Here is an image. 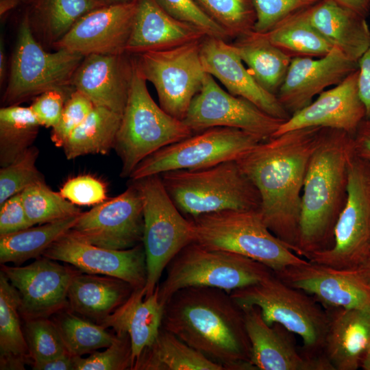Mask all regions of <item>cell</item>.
<instances>
[{"label":"cell","mask_w":370,"mask_h":370,"mask_svg":"<svg viewBox=\"0 0 370 370\" xmlns=\"http://www.w3.org/2000/svg\"><path fill=\"white\" fill-rule=\"evenodd\" d=\"M116 334L104 351H95L86 358L73 356L74 370H125L133 365L132 345L127 334Z\"/></svg>","instance_id":"7bdbcfd3"},{"label":"cell","mask_w":370,"mask_h":370,"mask_svg":"<svg viewBox=\"0 0 370 370\" xmlns=\"http://www.w3.org/2000/svg\"><path fill=\"white\" fill-rule=\"evenodd\" d=\"M200 56L205 72L217 79L230 94L248 100L273 117L289 119L291 115L277 97L259 85L226 40L205 36L200 44Z\"/></svg>","instance_id":"603a6c76"},{"label":"cell","mask_w":370,"mask_h":370,"mask_svg":"<svg viewBox=\"0 0 370 370\" xmlns=\"http://www.w3.org/2000/svg\"><path fill=\"white\" fill-rule=\"evenodd\" d=\"M358 77V69L334 88L321 92L314 101L283 122L273 136L312 127L343 130L353 136L366 116Z\"/></svg>","instance_id":"44dd1931"},{"label":"cell","mask_w":370,"mask_h":370,"mask_svg":"<svg viewBox=\"0 0 370 370\" xmlns=\"http://www.w3.org/2000/svg\"><path fill=\"white\" fill-rule=\"evenodd\" d=\"M42 256L63 262L82 272L107 275L144 288L147 264L143 243L127 249H111L79 240L69 232L55 241Z\"/></svg>","instance_id":"e0dca14e"},{"label":"cell","mask_w":370,"mask_h":370,"mask_svg":"<svg viewBox=\"0 0 370 370\" xmlns=\"http://www.w3.org/2000/svg\"><path fill=\"white\" fill-rule=\"evenodd\" d=\"M367 17L370 12V0H334Z\"/></svg>","instance_id":"db71d44e"},{"label":"cell","mask_w":370,"mask_h":370,"mask_svg":"<svg viewBox=\"0 0 370 370\" xmlns=\"http://www.w3.org/2000/svg\"><path fill=\"white\" fill-rule=\"evenodd\" d=\"M60 193L71 203L79 206L98 204L106 198L104 184L90 175L69 179L64 184Z\"/></svg>","instance_id":"7dc6e473"},{"label":"cell","mask_w":370,"mask_h":370,"mask_svg":"<svg viewBox=\"0 0 370 370\" xmlns=\"http://www.w3.org/2000/svg\"><path fill=\"white\" fill-rule=\"evenodd\" d=\"M184 123L194 132L223 127L242 130L263 140L273 137L284 120L266 113L248 100L224 90L206 73Z\"/></svg>","instance_id":"5bb4252c"},{"label":"cell","mask_w":370,"mask_h":370,"mask_svg":"<svg viewBox=\"0 0 370 370\" xmlns=\"http://www.w3.org/2000/svg\"><path fill=\"white\" fill-rule=\"evenodd\" d=\"M132 370H225L161 326L153 342L144 349Z\"/></svg>","instance_id":"1f68e13d"},{"label":"cell","mask_w":370,"mask_h":370,"mask_svg":"<svg viewBox=\"0 0 370 370\" xmlns=\"http://www.w3.org/2000/svg\"><path fill=\"white\" fill-rule=\"evenodd\" d=\"M20 2L18 0H0L1 16L14 8Z\"/></svg>","instance_id":"6f0895ef"},{"label":"cell","mask_w":370,"mask_h":370,"mask_svg":"<svg viewBox=\"0 0 370 370\" xmlns=\"http://www.w3.org/2000/svg\"><path fill=\"white\" fill-rule=\"evenodd\" d=\"M104 5H112V4H117V3H121L127 2L132 0H97Z\"/></svg>","instance_id":"91938a15"},{"label":"cell","mask_w":370,"mask_h":370,"mask_svg":"<svg viewBox=\"0 0 370 370\" xmlns=\"http://www.w3.org/2000/svg\"><path fill=\"white\" fill-rule=\"evenodd\" d=\"M369 255L370 161L354 153L349 164L347 198L335 225L333 245L307 260L337 269H355Z\"/></svg>","instance_id":"7c38bea8"},{"label":"cell","mask_w":370,"mask_h":370,"mask_svg":"<svg viewBox=\"0 0 370 370\" xmlns=\"http://www.w3.org/2000/svg\"><path fill=\"white\" fill-rule=\"evenodd\" d=\"M261 141L259 136L231 127L206 129L166 146L143 160L130 178L136 180L179 169H199L237 160Z\"/></svg>","instance_id":"8fae6325"},{"label":"cell","mask_w":370,"mask_h":370,"mask_svg":"<svg viewBox=\"0 0 370 370\" xmlns=\"http://www.w3.org/2000/svg\"><path fill=\"white\" fill-rule=\"evenodd\" d=\"M274 273L326 308L370 309V287L356 269H337L308 260Z\"/></svg>","instance_id":"d6986e66"},{"label":"cell","mask_w":370,"mask_h":370,"mask_svg":"<svg viewBox=\"0 0 370 370\" xmlns=\"http://www.w3.org/2000/svg\"><path fill=\"white\" fill-rule=\"evenodd\" d=\"M166 277L158 285L164 306L177 291L192 286L223 289L228 293L257 284L274 272L264 264L243 255L209 249L193 242L169 262Z\"/></svg>","instance_id":"52a82bcc"},{"label":"cell","mask_w":370,"mask_h":370,"mask_svg":"<svg viewBox=\"0 0 370 370\" xmlns=\"http://www.w3.org/2000/svg\"><path fill=\"white\" fill-rule=\"evenodd\" d=\"M162 327L225 370H253L243 310L223 289L177 291L164 304Z\"/></svg>","instance_id":"7a4b0ae2"},{"label":"cell","mask_w":370,"mask_h":370,"mask_svg":"<svg viewBox=\"0 0 370 370\" xmlns=\"http://www.w3.org/2000/svg\"><path fill=\"white\" fill-rule=\"evenodd\" d=\"M1 271L18 291L19 312L27 320L49 318L69 308V288L80 271L41 256L25 266L1 264Z\"/></svg>","instance_id":"2e32d148"},{"label":"cell","mask_w":370,"mask_h":370,"mask_svg":"<svg viewBox=\"0 0 370 370\" xmlns=\"http://www.w3.org/2000/svg\"><path fill=\"white\" fill-rule=\"evenodd\" d=\"M133 68L134 57L127 53L88 55L84 56L76 69L71 86L87 97L95 106L103 107L122 115Z\"/></svg>","instance_id":"cb8c5ba5"},{"label":"cell","mask_w":370,"mask_h":370,"mask_svg":"<svg viewBox=\"0 0 370 370\" xmlns=\"http://www.w3.org/2000/svg\"><path fill=\"white\" fill-rule=\"evenodd\" d=\"M24 321L23 328L31 362L49 360L69 353L52 319L37 318Z\"/></svg>","instance_id":"60d3db41"},{"label":"cell","mask_w":370,"mask_h":370,"mask_svg":"<svg viewBox=\"0 0 370 370\" xmlns=\"http://www.w3.org/2000/svg\"><path fill=\"white\" fill-rule=\"evenodd\" d=\"M18 1H32V0H18Z\"/></svg>","instance_id":"94428289"},{"label":"cell","mask_w":370,"mask_h":370,"mask_svg":"<svg viewBox=\"0 0 370 370\" xmlns=\"http://www.w3.org/2000/svg\"><path fill=\"white\" fill-rule=\"evenodd\" d=\"M358 62V92L365 108V119H370V45Z\"/></svg>","instance_id":"f907efd6"},{"label":"cell","mask_w":370,"mask_h":370,"mask_svg":"<svg viewBox=\"0 0 370 370\" xmlns=\"http://www.w3.org/2000/svg\"><path fill=\"white\" fill-rule=\"evenodd\" d=\"M41 126L29 107L0 109V165L6 166L32 146Z\"/></svg>","instance_id":"8d00e7d4"},{"label":"cell","mask_w":370,"mask_h":370,"mask_svg":"<svg viewBox=\"0 0 370 370\" xmlns=\"http://www.w3.org/2000/svg\"><path fill=\"white\" fill-rule=\"evenodd\" d=\"M242 308L257 307L264 321L278 323L299 336L309 355L323 349L328 326V314L309 294L293 288L275 273L251 286L230 293Z\"/></svg>","instance_id":"ba28073f"},{"label":"cell","mask_w":370,"mask_h":370,"mask_svg":"<svg viewBox=\"0 0 370 370\" xmlns=\"http://www.w3.org/2000/svg\"><path fill=\"white\" fill-rule=\"evenodd\" d=\"M322 128L306 127L273 136L236 160L258 191V210L264 223L295 254L303 186Z\"/></svg>","instance_id":"6da1fadb"},{"label":"cell","mask_w":370,"mask_h":370,"mask_svg":"<svg viewBox=\"0 0 370 370\" xmlns=\"http://www.w3.org/2000/svg\"><path fill=\"white\" fill-rule=\"evenodd\" d=\"M265 34L273 44L291 58H319L334 47L312 25L308 8L287 16Z\"/></svg>","instance_id":"d590c367"},{"label":"cell","mask_w":370,"mask_h":370,"mask_svg":"<svg viewBox=\"0 0 370 370\" xmlns=\"http://www.w3.org/2000/svg\"><path fill=\"white\" fill-rule=\"evenodd\" d=\"M312 25L349 59L358 62L370 45L365 16L334 0H321L308 8Z\"/></svg>","instance_id":"4316f807"},{"label":"cell","mask_w":370,"mask_h":370,"mask_svg":"<svg viewBox=\"0 0 370 370\" xmlns=\"http://www.w3.org/2000/svg\"><path fill=\"white\" fill-rule=\"evenodd\" d=\"M79 215L0 236L1 264L13 262L19 266L42 256L55 241L70 231Z\"/></svg>","instance_id":"e575fe53"},{"label":"cell","mask_w":370,"mask_h":370,"mask_svg":"<svg viewBox=\"0 0 370 370\" xmlns=\"http://www.w3.org/2000/svg\"><path fill=\"white\" fill-rule=\"evenodd\" d=\"M20 296L0 272V369L23 370L29 360L23 328L20 321Z\"/></svg>","instance_id":"d6a6232c"},{"label":"cell","mask_w":370,"mask_h":370,"mask_svg":"<svg viewBox=\"0 0 370 370\" xmlns=\"http://www.w3.org/2000/svg\"><path fill=\"white\" fill-rule=\"evenodd\" d=\"M32 226L20 193L10 197L0 204V236L19 232Z\"/></svg>","instance_id":"681fc988"},{"label":"cell","mask_w":370,"mask_h":370,"mask_svg":"<svg viewBox=\"0 0 370 370\" xmlns=\"http://www.w3.org/2000/svg\"><path fill=\"white\" fill-rule=\"evenodd\" d=\"M321 0H254L256 12L254 31L270 32L287 16L310 8Z\"/></svg>","instance_id":"f6af8a7d"},{"label":"cell","mask_w":370,"mask_h":370,"mask_svg":"<svg viewBox=\"0 0 370 370\" xmlns=\"http://www.w3.org/2000/svg\"><path fill=\"white\" fill-rule=\"evenodd\" d=\"M353 136L322 128L303 186L296 254L308 259L331 247L334 228L347 198Z\"/></svg>","instance_id":"3957f363"},{"label":"cell","mask_w":370,"mask_h":370,"mask_svg":"<svg viewBox=\"0 0 370 370\" xmlns=\"http://www.w3.org/2000/svg\"><path fill=\"white\" fill-rule=\"evenodd\" d=\"M39 151L35 146L27 149L9 165L0 169V204L34 184L45 182L36 162Z\"/></svg>","instance_id":"b9f144b4"},{"label":"cell","mask_w":370,"mask_h":370,"mask_svg":"<svg viewBox=\"0 0 370 370\" xmlns=\"http://www.w3.org/2000/svg\"><path fill=\"white\" fill-rule=\"evenodd\" d=\"M328 309L324 356L334 370H356L370 345V309Z\"/></svg>","instance_id":"484cf974"},{"label":"cell","mask_w":370,"mask_h":370,"mask_svg":"<svg viewBox=\"0 0 370 370\" xmlns=\"http://www.w3.org/2000/svg\"><path fill=\"white\" fill-rule=\"evenodd\" d=\"M136 10V0L96 8L81 17L52 48L83 56L125 53Z\"/></svg>","instance_id":"ac0fdd59"},{"label":"cell","mask_w":370,"mask_h":370,"mask_svg":"<svg viewBox=\"0 0 370 370\" xmlns=\"http://www.w3.org/2000/svg\"><path fill=\"white\" fill-rule=\"evenodd\" d=\"M6 56L5 53V49H4V44L3 40H2V37H1V41H0V84L1 86H2V84L3 83L5 76H6Z\"/></svg>","instance_id":"11a10c76"},{"label":"cell","mask_w":370,"mask_h":370,"mask_svg":"<svg viewBox=\"0 0 370 370\" xmlns=\"http://www.w3.org/2000/svg\"><path fill=\"white\" fill-rule=\"evenodd\" d=\"M95 106L78 90H74L64 104L61 117L52 128L51 140L58 147H62L65 141L88 116Z\"/></svg>","instance_id":"bcb514c9"},{"label":"cell","mask_w":370,"mask_h":370,"mask_svg":"<svg viewBox=\"0 0 370 370\" xmlns=\"http://www.w3.org/2000/svg\"><path fill=\"white\" fill-rule=\"evenodd\" d=\"M136 10L125 51L130 55L160 51L202 40L197 27L180 21L156 0H136Z\"/></svg>","instance_id":"d4e9b609"},{"label":"cell","mask_w":370,"mask_h":370,"mask_svg":"<svg viewBox=\"0 0 370 370\" xmlns=\"http://www.w3.org/2000/svg\"><path fill=\"white\" fill-rule=\"evenodd\" d=\"M27 11L32 33L53 47L88 12L106 5L97 0H32ZM42 45V44H41Z\"/></svg>","instance_id":"4dcf8cb0"},{"label":"cell","mask_w":370,"mask_h":370,"mask_svg":"<svg viewBox=\"0 0 370 370\" xmlns=\"http://www.w3.org/2000/svg\"><path fill=\"white\" fill-rule=\"evenodd\" d=\"M34 370H74L73 356L66 353L61 356L38 362H32Z\"/></svg>","instance_id":"f5cc1de1"},{"label":"cell","mask_w":370,"mask_h":370,"mask_svg":"<svg viewBox=\"0 0 370 370\" xmlns=\"http://www.w3.org/2000/svg\"><path fill=\"white\" fill-rule=\"evenodd\" d=\"M160 175L173 203L188 219L227 210H259L258 191L236 160Z\"/></svg>","instance_id":"277c9868"},{"label":"cell","mask_w":370,"mask_h":370,"mask_svg":"<svg viewBox=\"0 0 370 370\" xmlns=\"http://www.w3.org/2000/svg\"><path fill=\"white\" fill-rule=\"evenodd\" d=\"M356 269L370 287V255Z\"/></svg>","instance_id":"9f6ffc18"},{"label":"cell","mask_w":370,"mask_h":370,"mask_svg":"<svg viewBox=\"0 0 370 370\" xmlns=\"http://www.w3.org/2000/svg\"><path fill=\"white\" fill-rule=\"evenodd\" d=\"M358 69V62L334 47L325 56L292 58L276 97L291 116L308 106L316 95L336 86Z\"/></svg>","instance_id":"ffe728a7"},{"label":"cell","mask_w":370,"mask_h":370,"mask_svg":"<svg viewBox=\"0 0 370 370\" xmlns=\"http://www.w3.org/2000/svg\"><path fill=\"white\" fill-rule=\"evenodd\" d=\"M360 367L364 370H370V345L362 357Z\"/></svg>","instance_id":"680465c9"},{"label":"cell","mask_w":370,"mask_h":370,"mask_svg":"<svg viewBox=\"0 0 370 370\" xmlns=\"http://www.w3.org/2000/svg\"><path fill=\"white\" fill-rule=\"evenodd\" d=\"M164 306L159 299L158 286L147 297L143 288L134 289L122 305L99 324L112 328L115 334H128L134 365L156 338L162 326Z\"/></svg>","instance_id":"83f0119b"},{"label":"cell","mask_w":370,"mask_h":370,"mask_svg":"<svg viewBox=\"0 0 370 370\" xmlns=\"http://www.w3.org/2000/svg\"><path fill=\"white\" fill-rule=\"evenodd\" d=\"M20 194L32 225L54 222L82 213L75 204L65 199L60 193L51 190L45 182L29 186Z\"/></svg>","instance_id":"f35d334b"},{"label":"cell","mask_w":370,"mask_h":370,"mask_svg":"<svg viewBox=\"0 0 370 370\" xmlns=\"http://www.w3.org/2000/svg\"><path fill=\"white\" fill-rule=\"evenodd\" d=\"M201 41L133 55L145 79L153 85L160 106L181 121L200 90L206 73L200 56Z\"/></svg>","instance_id":"4fadbf2b"},{"label":"cell","mask_w":370,"mask_h":370,"mask_svg":"<svg viewBox=\"0 0 370 370\" xmlns=\"http://www.w3.org/2000/svg\"><path fill=\"white\" fill-rule=\"evenodd\" d=\"M190 219L194 227V242L248 257L274 273L308 262L273 234L258 210H227Z\"/></svg>","instance_id":"5b68a950"},{"label":"cell","mask_w":370,"mask_h":370,"mask_svg":"<svg viewBox=\"0 0 370 370\" xmlns=\"http://www.w3.org/2000/svg\"><path fill=\"white\" fill-rule=\"evenodd\" d=\"M122 115L103 107L95 106L75 128L62 148L68 160L87 154H107L114 149Z\"/></svg>","instance_id":"836d02e7"},{"label":"cell","mask_w":370,"mask_h":370,"mask_svg":"<svg viewBox=\"0 0 370 370\" xmlns=\"http://www.w3.org/2000/svg\"><path fill=\"white\" fill-rule=\"evenodd\" d=\"M67 352L72 356H82L110 346L116 337L101 324L79 317L69 308L56 314L53 319Z\"/></svg>","instance_id":"74e56055"},{"label":"cell","mask_w":370,"mask_h":370,"mask_svg":"<svg viewBox=\"0 0 370 370\" xmlns=\"http://www.w3.org/2000/svg\"><path fill=\"white\" fill-rule=\"evenodd\" d=\"M146 82L134 57L131 84L114 146L121 160L123 177H130L135 168L152 153L193 134L183 121L156 104Z\"/></svg>","instance_id":"8992f818"},{"label":"cell","mask_w":370,"mask_h":370,"mask_svg":"<svg viewBox=\"0 0 370 370\" xmlns=\"http://www.w3.org/2000/svg\"><path fill=\"white\" fill-rule=\"evenodd\" d=\"M231 45L259 85L276 96L292 58L273 44L267 34L252 31Z\"/></svg>","instance_id":"f546056e"},{"label":"cell","mask_w":370,"mask_h":370,"mask_svg":"<svg viewBox=\"0 0 370 370\" xmlns=\"http://www.w3.org/2000/svg\"><path fill=\"white\" fill-rule=\"evenodd\" d=\"M354 151L356 156L370 161V119H365L353 136Z\"/></svg>","instance_id":"816d5d0a"},{"label":"cell","mask_w":370,"mask_h":370,"mask_svg":"<svg viewBox=\"0 0 370 370\" xmlns=\"http://www.w3.org/2000/svg\"><path fill=\"white\" fill-rule=\"evenodd\" d=\"M243 310L253 370H334L325 356L301 355L288 331L278 323L269 325L258 308Z\"/></svg>","instance_id":"7402d4cb"},{"label":"cell","mask_w":370,"mask_h":370,"mask_svg":"<svg viewBox=\"0 0 370 370\" xmlns=\"http://www.w3.org/2000/svg\"><path fill=\"white\" fill-rule=\"evenodd\" d=\"M230 38L254 31L256 12L254 0H195Z\"/></svg>","instance_id":"ab89813d"},{"label":"cell","mask_w":370,"mask_h":370,"mask_svg":"<svg viewBox=\"0 0 370 370\" xmlns=\"http://www.w3.org/2000/svg\"><path fill=\"white\" fill-rule=\"evenodd\" d=\"M47 51L34 37L27 12L19 24L8 84L2 96L3 106H16L53 89L73 92V75L84 59L65 49Z\"/></svg>","instance_id":"9c48e42d"},{"label":"cell","mask_w":370,"mask_h":370,"mask_svg":"<svg viewBox=\"0 0 370 370\" xmlns=\"http://www.w3.org/2000/svg\"><path fill=\"white\" fill-rule=\"evenodd\" d=\"M132 182L143 201V244L147 264V281L143 290L147 297L153 293L173 258L194 242V227L192 220L186 217L173 203L160 175Z\"/></svg>","instance_id":"30bf717a"},{"label":"cell","mask_w":370,"mask_h":370,"mask_svg":"<svg viewBox=\"0 0 370 370\" xmlns=\"http://www.w3.org/2000/svg\"><path fill=\"white\" fill-rule=\"evenodd\" d=\"M71 92L53 89L47 90L34 98L29 108L41 126L53 128L57 125L66 101Z\"/></svg>","instance_id":"c3c4849f"},{"label":"cell","mask_w":370,"mask_h":370,"mask_svg":"<svg viewBox=\"0 0 370 370\" xmlns=\"http://www.w3.org/2000/svg\"><path fill=\"white\" fill-rule=\"evenodd\" d=\"M174 18L193 25L206 36L226 40L229 36L196 2L195 0H156Z\"/></svg>","instance_id":"ee69618b"},{"label":"cell","mask_w":370,"mask_h":370,"mask_svg":"<svg viewBox=\"0 0 370 370\" xmlns=\"http://www.w3.org/2000/svg\"><path fill=\"white\" fill-rule=\"evenodd\" d=\"M134 290L121 279L80 271L69 288V308L99 323L122 305Z\"/></svg>","instance_id":"f1b7e54d"},{"label":"cell","mask_w":370,"mask_h":370,"mask_svg":"<svg viewBox=\"0 0 370 370\" xmlns=\"http://www.w3.org/2000/svg\"><path fill=\"white\" fill-rule=\"evenodd\" d=\"M143 231L142 197L132 182L120 195L82 212L69 234L98 247L121 250L143 243Z\"/></svg>","instance_id":"9a60e30c"}]
</instances>
